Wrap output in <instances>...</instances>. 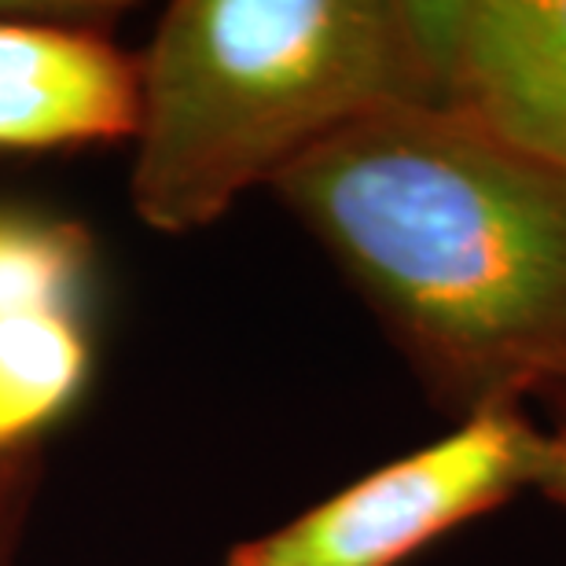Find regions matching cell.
I'll return each instance as SVG.
<instances>
[{
	"mask_svg": "<svg viewBox=\"0 0 566 566\" xmlns=\"http://www.w3.org/2000/svg\"><path fill=\"white\" fill-rule=\"evenodd\" d=\"M88 235L71 221L0 210V316L22 310H77Z\"/></svg>",
	"mask_w": 566,
	"mask_h": 566,
	"instance_id": "cell-7",
	"label": "cell"
},
{
	"mask_svg": "<svg viewBox=\"0 0 566 566\" xmlns=\"http://www.w3.org/2000/svg\"><path fill=\"white\" fill-rule=\"evenodd\" d=\"M471 409L566 382V177L452 104L349 122L269 185Z\"/></svg>",
	"mask_w": 566,
	"mask_h": 566,
	"instance_id": "cell-1",
	"label": "cell"
},
{
	"mask_svg": "<svg viewBox=\"0 0 566 566\" xmlns=\"http://www.w3.org/2000/svg\"><path fill=\"white\" fill-rule=\"evenodd\" d=\"M11 552L15 548H0V566H11Z\"/></svg>",
	"mask_w": 566,
	"mask_h": 566,
	"instance_id": "cell-10",
	"label": "cell"
},
{
	"mask_svg": "<svg viewBox=\"0 0 566 566\" xmlns=\"http://www.w3.org/2000/svg\"><path fill=\"white\" fill-rule=\"evenodd\" d=\"M33 471H38V452L15 457V460H0V548H15L19 530L27 523Z\"/></svg>",
	"mask_w": 566,
	"mask_h": 566,
	"instance_id": "cell-8",
	"label": "cell"
},
{
	"mask_svg": "<svg viewBox=\"0 0 566 566\" xmlns=\"http://www.w3.org/2000/svg\"><path fill=\"white\" fill-rule=\"evenodd\" d=\"M441 104L566 177V0H416Z\"/></svg>",
	"mask_w": 566,
	"mask_h": 566,
	"instance_id": "cell-5",
	"label": "cell"
},
{
	"mask_svg": "<svg viewBox=\"0 0 566 566\" xmlns=\"http://www.w3.org/2000/svg\"><path fill=\"white\" fill-rule=\"evenodd\" d=\"M545 441L512 401L479 405L452 434L235 545L224 566H398L537 485Z\"/></svg>",
	"mask_w": 566,
	"mask_h": 566,
	"instance_id": "cell-3",
	"label": "cell"
},
{
	"mask_svg": "<svg viewBox=\"0 0 566 566\" xmlns=\"http://www.w3.org/2000/svg\"><path fill=\"white\" fill-rule=\"evenodd\" d=\"M434 99L416 0H177L140 52L133 210L207 229L349 122Z\"/></svg>",
	"mask_w": 566,
	"mask_h": 566,
	"instance_id": "cell-2",
	"label": "cell"
},
{
	"mask_svg": "<svg viewBox=\"0 0 566 566\" xmlns=\"http://www.w3.org/2000/svg\"><path fill=\"white\" fill-rule=\"evenodd\" d=\"M537 490H545L552 501L566 507V430L545 441V460H541Z\"/></svg>",
	"mask_w": 566,
	"mask_h": 566,
	"instance_id": "cell-9",
	"label": "cell"
},
{
	"mask_svg": "<svg viewBox=\"0 0 566 566\" xmlns=\"http://www.w3.org/2000/svg\"><path fill=\"white\" fill-rule=\"evenodd\" d=\"M118 8H0V147L44 151L133 140L140 52L111 38Z\"/></svg>",
	"mask_w": 566,
	"mask_h": 566,
	"instance_id": "cell-4",
	"label": "cell"
},
{
	"mask_svg": "<svg viewBox=\"0 0 566 566\" xmlns=\"http://www.w3.org/2000/svg\"><path fill=\"white\" fill-rule=\"evenodd\" d=\"M88 376L77 310L0 316V460L38 452V434L71 409Z\"/></svg>",
	"mask_w": 566,
	"mask_h": 566,
	"instance_id": "cell-6",
	"label": "cell"
}]
</instances>
